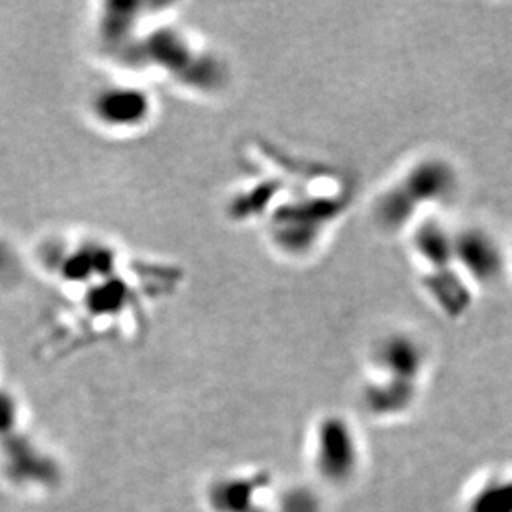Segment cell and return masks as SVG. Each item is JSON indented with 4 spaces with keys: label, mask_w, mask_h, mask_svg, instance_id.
<instances>
[{
    "label": "cell",
    "mask_w": 512,
    "mask_h": 512,
    "mask_svg": "<svg viewBox=\"0 0 512 512\" xmlns=\"http://www.w3.org/2000/svg\"><path fill=\"white\" fill-rule=\"evenodd\" d=\"M0 471L24 491H50L62 483L57 456L27 428L22 401L4 387H0Z\"/></svg>",
    "instance_id": "cell-1"
},
{
    "label": "cell",
    "mask_w": 512,
    "mask_h": 512,
    "mask_svg": "<svg viewBox=\"0 0 512 512\" xmlns=\"http://www.w3.org/2000/svg\"><path fill=\"white\" fill-rule=\"evenodd\" d=\"M375 358V375L363 387V406L375 420H398L420 398L425 357L415 343L398 340L385 343Z\"/></svg>",
    "instance_id": "cell-2"
},
{
    "label": "cell",
    "mask_w": 512,
    "mask_h": 512,
    "mask_svg": "<svg viewBox=\"0 0 512 512\" xmlns=\"http://www.w3.org/2000/svg\"><path fill=\"white\" fill-rule=\"evenodd\" d=\"M310 456L315 473L325 483L332 486L352 483L363 461L357 428L340 413L320 416L310 436Z\"/></svg>",
    "instance_id": "cell-3"
},
{
    "label": "cell",
    "mask_w": 512,
    "mask_h": 512,
    "mask_svg": "<svg viewBox=\"0 0 512 512\" xmlns=\"http://www.w3.org/2000/svg\"><path fill=\"white\" fill-rule=\"evenodd\" d=\"M274 476L269 469H246L221 474L208 484L204 503L209 512H274Z\"/></svg>",
    "instance_id": "cell-4"
},
{
    "label": "cell",
    "mask_w": 512,
    "mask_h": 512,
    "mask_svg": "<svg viewBox=\"0 0 512 512\" xmlns=\"http://www.w3.org/2000/svg\"><path fill=\"white\" fill-rule=\"evenodd\" d=\"M95 113L105 125L133 128L146 120L150 113V100L135 88H108L95 98Z\"/></svg>",
    "instance_id": "cell-5"
},
{
    "label": "cell",
    "mask_w": 512,
    "mask_h": 512,
    "mask_svg": "<svg viewBox=\"0 0 512 512\" xmlns=\"http://www.w3.org/2000/svg\"><path fill=\"white\" fill-rule=\"evenodd\" d=\"M463 512H512V473H491L469 491Z\"/></svg>",
    "instance_id": "cell-6"
},
{
    "label": "cell",
    "mask_w": 512,
    "mask_h": 512,
    "mask_svg": "<svg viewBox=\"0 0 512 512\" xmlns=\"http://www.w3.org/2000/svg\"><path fill=\"white\" fill-rule=\"evenodd\" d=\"M279 512H322V504L314 491L294 488L282 496Z\"/></svg>",
    "instance_id": "cell-7"
},
{
    "label": "cell",
    "mask_w": 512,
    "mask_h": 512,
    "mask_svg": "<svg viewBox=\"0 0 512 512\" xmlns=\"http://www.w3.org/2000/svg\"><path fill=\"white\" fill-rule=\"evenodd\" d=\"M7 267H9V251H7L4 244L0 242V272L5 271Z\"/></svg>",
    "instance_id": "cell-8"
}]
</instances>
